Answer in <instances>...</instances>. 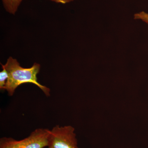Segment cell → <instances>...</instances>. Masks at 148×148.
<instances>
[{
    "instance_id": "obj_1",
    "label": "cell",
    "mask_w": 148,
    "mask_h": 148,
    "mask_svg": "<svg viewBox=\"0 0 148 148\" xmlns=\"http://www.w3.org/2000/svg\"><path fill=\"white\" fill-rule=\"evenodd\" d=\"M8 73L9 78L5 90H7L9 95L12 96L16 88L23 84L31 83L39 88L46 96L50 95L49 88L38 82L37 75L40 69V65L35 63L32 67L24 68L20 66L18 61L10 56L5 65L1 64Z\"/></svg>"
},
{
    "instance_id": "obj_2",
    "label": "cell",
    "mask_w": 148,
    "mask_h": 148,
    "mask_svg": "<svg viewBox=\"0 0 148 148\" xmlns=\"http://www.w3.org/2000/svg\"><path fill=\"white\" fill-rule=\"evenodd\" d=\"M51 130L37 128L29 137L16 140L11 138H1L0 148H44L48 146Z\"/></svg>"
},
{
    "instance_id": "obj_3",
    "label": "cell",
    "mask_w": 148,
    "mask_h": 148,
    "mask_svg": "<svg viewBox=\"0 0 148 148\" xmlns=\"http://www.w3.org/2000/svg\"><path fill=\"white\" fill-rule=\"evenodd\" d=\"M47 148H78L75 128L56 125L51 130Z\"/></svg>"
},
{
    "instance_id": "obj_4",
    "label": "cell",
    "mask_w": 148,
    "mask_h": 148,
    "mask_svg": "<svg viewBox=\"0 0 148 148\" xmlns=\"http://www.w3.org/2000/svg\"><path fill=\"white\" fill-rule=\"evenodd\" d=\"M4 8L10 14H15L23 0H1Z\"/></svg>"
},
{
    "instance_id": "obj_5",
    "label": "cell",
    "mask_w": 148,
    "mask_h": 148,
    "mask_svg": "<svg viewBox=\"0 0 148 148\" xmlns=\"http://www.w3.org/2000/svg\"><path fill=\"white\" fill-rule=\"evenodd\" d=\"M2 66L3 70L0 72V89L5 90V85L9 78L8 72L4 67Z\"/></svg>"
},
{
    "instance_id": "obj_6",
    "label": "cell",
    "mask_w": 148,
    "mask_h": 148,
    "mask_svg": "<svg viewBox=\"0 0 148 148\" xmlns=\"http://www.w3.org/2000/svg\"><path fill=\"white\" fill-rule=\"evenodd\" d=\"M137 18H141L148 24V14L145 12H142L136 15Z\"/></svg>"
},
{
    "instance_id": "obj_7",
    "label": "cell",
    "mask_w": 148,
    "mask_h": 148,
    "mask_svg": "<svg viewBox=\"0 0 148 148\" xmlns=\"http://www.w3.org/2000/svg\"><path fill=\"white\" fill-rule=\"evenodd\" d=\"M49 1H53V2L58 3L65 4L68 3L73 1H75V0H49Z\"/></svg>"
}]
</instances>
